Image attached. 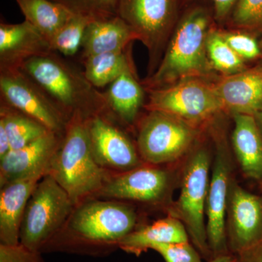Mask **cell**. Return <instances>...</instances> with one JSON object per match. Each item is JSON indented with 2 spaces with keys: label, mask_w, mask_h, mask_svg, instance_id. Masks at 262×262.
<instances>
[{
  "label": "cell",
  "mask_w": 262,
  "mask_h": 262,
  "mask_svg": "<svg viewBox=\"0 0 262 262\" xmlns=\"http://www.w3.org/2000/svg\"><path fill=\"white\" fill-rule=\"evenodd\" d=\"M187 229L177 219L167 215L150 224H139L119 244L125 252L139 256L152 245L189 242Z\"/></svg>",
  "instance_id": "21"
},
{
  "label": "cell",
  "mask_w": 262,
  "mask_h": 262,
  "mask_svg": "<svg viewBox=\"0 0 262 262\" xmlns=\"http://www.w3.org/2000/svg\"><path fill=\"white\" fill-rule=\"evenodd\" d=\"M150 249L161 255L165 262H202L201 253L190 241L154 244Z\"/></svg>",
  "instance_id": "31"
},
{
  "label": "cell",
  "mask_w": 262,
  "mask_h": 262,
  "mask_svg": "<svg viewBox=\"0 0 262 262\" xmlns=\"http://www.w3.org/2000/svg\"><path fill=\"white\" fill-rule=\"evenodd\" d=\"M149 92L147 111L168 114L198 128L224 111L213 84L203 79H186Z\"/></svg>",
  "instance_id": "8"
},
{
  "label": "cell",
  "mask_w": 262,
  "mask_h": 262,
  "mask_svg": "<svg viewBox=\"0 0 262 262\" xmlns=\"http://www.w3.org/2000/svg\"><path fill=\"white\" fill-rule=\"evenodd\" d=\"M208 262H238V256L235 253L229 252L215 256Z\"/></svg>",
  "instance_id": "36"
},
{
  "label": "cell",
  "mask_w": 262,
  "mask_h": 262,
  "mask_svg": "<svg viewBox=\"0 0 262 262\" xmlns=\"http://www.w3.org/2000/svg\"><path fill=\"white\" fill-rule=\"evenodd\" d=\"M1 103L32 117L48 130L64 134L68 119L21 69L0 70Z\"/></svg>",
  "instance_id": "10"
},
{
  "label": "cell",
  "mask_w": 262,
  "mask_h": 262,
  "mask_svg": "<svg viewBox=\"0 0 262 262\" xmlns=\"http://www.w3.org/2000/svg\"><path fill=\"white\" fill-rule=\"evenodd\" d=\"M213 84L224 111L253 117L262 111V72L254 67L224 76Z\"/></svg>",
  "instance_id": "16"
},
{
  "label": "cell",
  "mask_w": 262,
  "mask_h": 262,
  "mask_svg": "<svg viewBox=\"0 0 262 262\" xmlns=\"http://www.w3.org/2000/svg\"><path fill=\"white\" fill-rule=\"evenodd\" d=\"M237 256L238 262H262V244L245 250Z\"/></svg>",
  "instance_id": "33"
},
{
  "label": "cell",
  "mask_w": 262,
  "mask_h": 262,
  "mask_svg": "<svg viewBox=\"0 0 262 262\" xmlns=\"http://www.w3.org/2000/svg\"><path fill=\"white\" fill-rule=\"evenodd\" d=\"M177 181L173 170L145 163L125 173L110 176L96 198L136 202L163 210L173 201Z\"/></svg>",
  "instance_id": "9"
},
{
  "label": "cell",
  "mask_w": 262,
  "mask_h": 262,
  "mask_svg": "<svg viewBox=\"0 0 262 262\" xmlns=\"http://www.w3.org/2000/svg\"><path fill=\"white\" fill-rule=\"evenodd\" d=\"M11 150L9 137L5 129L4 124L0 122V159L5 156Z\"/></svg>",
  "instance_id": "35"
},
{
  "label": "cell",
  "mask_w": 262,
  "mask_h": 262,
  "mask_svg": "<svg viewBox=\"0 0 262 262\" xmlns=\"http://www.w3.org/2000/svg\"><path fill=\"white\" fill-rule=\"evenodd\" d=\"M220 32L226 42L245 61L262 58L261 46L254 34L249 32Z\"/></svg>",
  "instance_id": "30"
},
{
  "label": "cell",
  "mask_w": 262,
  "mask_h": 262,
  "mask_svg": "<svg viewBox=\"0 0 262 262\" xmlns=\"http://www.w3.org/2000/svg\"><path fill=\"white\" fill-rule=\"evenodd\" d=\"M139 40L136 33L121 18L117 16L89 22L82 40L84 59L111 52L121 51Z\"/></svg>",
  "instance_id": "20"
},
{
  "label": "cell",
  "mask_w": 262,
  "mask_h": 262,
  "mask_svg": "<svg viewBox=\"0 0 262 262\" xmlns=\"http://www.w3.org/2000/svg\"><path fill=\"white\" fill-rule=\"evenodd\" d=\"M209 25V17L202 9L192 10L181 20L159 67L145 81L149 91L211 73L206 47Z\"/></svg>",
  "instance_id": "3"
},
{
  "label": "cell",
  "mask_w": 262,
  "mask_h": 262,
  "mask_svg": "<svg viewBox=\"0 0 262 262\" xmlns=\"http://www.w3.org/2000/svg\"><path fill=\"white\" fill-rule=\"evenodd\" d=\"M211 163L208 149L204 146H194L183 164L178 199L170 202L163 209L167 215L182 222L190 242L202 257L208 261L213 258L207 241L206 222Z\"/></svg>",
  "instance_id": "5"
},
{
  "label": "cell",
  "mask_w": 262,
  "mask_h": 262,
  "mask_svg": "<svg viewBox=\"0 0 262 262\" xmlns=\"http://www.w3.org/2000/svg\"><path fill=\"white\" fill-rule=\"evenodd\" d=\"M110 111L121 121L131 124L135 121L144 102V92L136 80L134 70L124 72L110 84L104 94Z\"/></svg>",
  "instance_id": "22"
},
{
  "label": "cell",
  "mask_w": 262,
  "mask_h": 262,
  "mask_svg": "<svg viewBox=\"0 0 262 262\" xmlns=\"http://www.w3.org/2000/svg\"><path fill=\"white\" fill-rule=\"evenodd\" d=\"M47 175L37 173L0 187V242L7 246L20 244V225L26 207L38 182Z\"/></svg>",
  "instance_id": "18"
},
{
  "label": "cell",
  "mask_w": 262,
  "mask_h": 262,
  "mask_svg": "<svg viewBox=\"0 0 262 262\" xmlns=\"http://www.w3.org/2000/svg\"><path fill=\"white\" fill-rule=\"evenodd\" d=\"M117 15L136 33L155 61L171 27L173 0H120Z\"/></svg>",
  "instance_id": "13"
},
{
  "label": "cell",
  "mask_w": 262,
  "mask_h": 262,
  "mask_svg": "<svg viewBox=\"0 0 262 262\" xmlns=\"http://www.w3.org/2000/svg\"><path fill=\"white\" fill-rule=\"evenodd\" d=\"M128 50L111 52L84 59V75L95 88L113 83L127 71L134 70Z\"/></svg>",
  "instance_id": "24"
},
{
  "label": "cell",
  "mask_w": 262,
  "mask_h": 262,
  "mask_svg": "<svg viewBox=\"0 0 262 262\" xmlns=\"http://www.w3.org/2000/svg\"><path fill=\"white\" fill-rule=\"evenodd\" d=\"M25 20L51 42L57 33L73 18V13L63 5L51 0H16Z\"/></svg>",
  "instance_id": "23"
},
{
  "label": "cell",
  "mask_w": 262,
  "mask_h": 262,
  "mask_svg": "<svg viewBox=\"0 0 262 262\" xmlns=\"http://www.w3.org/2000/svg\"><path fill=\"white\" fill-rule=\"evenodd\" d=\"M226 232L229 251L235 254L262 244V194L246 190L233 178L227 196Z\"/></svg>",
  "instance_id": "12"
},
{
  "label": "cell",
  "mask_w": 262,
  "mask_h": 262,
  "mask_svg": "<svg viewBox=\"0 0 262 262\" xmlns=\"http://www.w3.org/2000/svg\"><path fill=\"white\" fill-rule=\"evenodd\" d=\"M89 129L95 159L110 175L125 173L145 164L137 146L106 115L89 119Z\"/></svg>",
  "instance_id": "14"
},
{
  "label": "cell",
  "mask_w": 262,
  "mask_h": 262,
  "mask_svg": "<svg viewBox=\"0 0 262 262\" xmlns=\"http://www.w3.org/2000/svg\"><path fill=\"white\" fill-rule=\"evenodd\" d=\"M232 148L245 178L258 184L262 194V134L254 117L234 115Z\"/></svg>",
  "instance_id": "19"
},
{
  "label": "cell",
  "mask_w": 262,
  "mask_h": 262,
  "mask_svg": "<svg viewBox=\"0 0 262 262\" xmlns=\"http://www.w3.org/2000/svg\"><path fill=\"white\" fill-rule=\"evenodd\" d=\"M233 18L236 25L247 32L262 34V0H238Z\"/></svg>",
  "instance_id": "29"
},
{
  "label": "cell",
  "mask_w": 262,
  "mask_h": 262,
  "mask_svg": "<svg viewBox=\"0 0 262 262\" xmlns=\"http://www.w3.org/2000/svg\"><path fill=\"white\" fill-rule=\"evenodd\" d=\"M90 21L117 16L120 0H51Z\"/></svg>",
  "instance_id": "28"
},
{
  "label": "cell",
  "mask_w": 262,
  "mask_h": 262,
  "mask_svg": "<svg viewBox=\"0 0 262 262\" xmlns=\"http://www.w3.org/2000/svg\"><path fill=\"white\" fill-rule=\"evenodd\" d=\"M63 134L50 131L28 145L10 150L0 159V187L34 174H48Z\"/></svg>",
  "instance_id": "15"
},
{
  "label": "cell",
  "mask_w": 262,
  "mask_h": 262,
  "mask_svg": "<svg viewBox=\"0 0 262 262\" xmlns=\"http://www.w3.org/2000/svg\"><path fill=\"white\" fill-rule=\"evenodd\" d=\"M214 3L215 17L219 20L225 18L229 14L238 0H212Z\"/></svg>",
  "instance_id": "34"
},
{
  "label": "cell",
  "mask_w": 262,
  "mask_h": 262,
  "mask_svg": "<svg viewBox=\"0 0 262 262\" xmlns=\"http://www.w3.org/2000/svg\"><path fill=\"white\" fill-rule=\"evenodd\" d=\"M139 225L135 208L125 202L91 198L79 203L52 242L115 246Z\"/></svg>",
  "instance_id": "4"
},
{
  "label": "cell",
  "mask_w": 262,
  "mask_h": 262,
  "mask_svg": "<svg viewBox=\"0 0 262 262\" xmlns=\"http://www.w3.org/2000/svg\"><path fill=\"white\" fill-rule=\"evenodd\" d=\"M89 120L75 113L67 121L61 146L48 173L67 192L75 206L95 198L110 177L95 159Z\"/></svg>",
  "instance_id": "1"
},
{
  "label": "cell",
  "mask_w": 262,
  "mask_h": 262,
  "mask_svg": "<svg viewBox=\"0 0 262 262\" xmlns=\"http://www.w3.org/2000/svg\"><path fill=\"white\" fill-rule=\"evenodd\" d=\"M52 52L47 39L27 20L0 24V70L20 68L33 57Z\"/></svg>",
  "instance_id": "17"
},
{
  "label": "cell",
  "mask_w": 262,
  "mask_h": 262,
  "mask_svg": "<svg viewBox=\"0 0 262 262\" xmlns=\"http://www.w3.org/2000/svg\"><path fill=\"white\" fill-rule=\"evenodd\" d=\"M15 1H16V0H15Z\"/></svg>",
  "instance_id": "39"
},
{
  "label": "cell",
  "mask_w": 262,
  "mask_h": 262,
  "mask_svg": "<svg viewBox=\"0 0 262 262\" xmlns=\"http://www.w3.org/2000/svg\"><path fill=\"white\" fill-rule=\"evenodd\" d=\"M199 134L200 128L177 117L149 112L139 125L136 146L144 163L169 165L189 155Z\"/></svg>",
  "instance_id": "7"
},
{
  "label": "cell",
  "mask_w": 262,
  "mask_h": 262,
  "mask_svg": "<svg viewBox=\"0 0 262 262\" xmlns=\"http://www.w3.org/2000/svg\"><path fill=\"white\" fill-rule=\"evenodd\" d=\"M0 122L4 124L8 133L11 150L28 145L51 131L32 117L3 103L0 106Z\"/></svg>",
  "instance_id": "25"
},
{
  "label": "cell",
  "mask_w": 262,
  "mask_h": 262,
  "mask_svg": "<svg viewBox=\"0 0 262 262\" xmlns=\"http://www.w3.org/2000/svg\"><path fill=\"white\" fill-rule=\"evenodd\" d=\"M0 262H45L40 252L31 251L21 244H0Z\"/></svg>",
  "instance_id": "32"
},
{
  "label": "cell",
  "mask_w": 262,
  "mask_h": 262,
  "mask_svg": "<svg viewBox=\"0 0 262 262\" xmlns=\"http://www.w3.org/2000/svg\"><path fill=\"white\" fill-rule=\"evenodd\" d=\"M215 152L208 196L206 215L207 241L213 257L229 253L226 232V211L229 184L232 179V163L227 142L215 138Z\"/></svg>",
  "instance_id": "11"
},
{
  "label": "cell",
  "mask_w": 262,
  "mask_h": 262,
  "mask_svg": "<svg viewBox=\"0 0 262 262\" xmlns=\"http://www.w3.org/2000/svg\"><path fill=\"white\" fill-rule=\"evenodd\" d=\"M51 98L67 119L75 113L86 118L110 113L104 94L98 92L84 73L56 56L54 52L33 57L20 67Z\"/></svg>",
  "instance_id": "2"
},
{
  "label": "cell",
  "mask_w": 262,
  "mask_h": 262,
  "mask_svg": "<svg viewBox=\"0 0 262 262\" xmlns=\"http://www.w3.org/2000/svg\"><path fill=\"white\" fill-rule=\"evenodd\" d=\"M75 206L58 183L49 174L45 176L26 207L20 225V244L40 252L61 230Z\"/></svg>",
  "instance_id": "6"
},
{
  "label": "cell",
  "mask_w": 262,
  "mask_h": 262,
  "mask_svg": "<svg viewBox=\"0 0 262 262\" xmlns=\"http://www.w3.org/2000/svg\"><path fill=\"white\" fill-rule=\"evenodd\" d=\"M254 67V68L256 69V70H257L259 71V72H262V58H261V59L258 60L257 64H256V66H255V67Z\"/></svg>",
  "instance_id": "38"
},
{
  "label": "cell",
  "mask_w": 262,
  "mask_h": 262,
  "mask_svg": "<svg viewBox=\"0 0 262 262\" xmlns=\"http://www.w3.org/2000/svg\"><path fill=\"white\" fill-rule=\"evenodd\" d=\"M207 53L213 70L225 76L232 75L247 70L245 60L229 46L220 31L210 30L207 37Z\"/></svg>",
  "instance_id": "26"
},
{
  "label": "cell",
  "mask_w": 262,
  "mask_h": 262,
  "mask_svg": "<svg viewBox=\"0 0 262 262\" xmlns=\"http://www.w3.org/2000/svg\"><path fill=\"white\" fill-rule=\"evenodd\" d=\"M254 118L256 120V123H257L258 128H259L262 134V111L258 113L257 115H255Z\"/></svg>",
  "instance_id": "37"
},
{
  "label": "cell",
  "mask_w": 262,
  "mask_h": 262,
  "mask_svg": "<svg viewBox=\"0 0 262 262\" xmlns=\"http://www.w3.org/2000/svg\"><path fill=\"white\" fill-rule=\"evenodd\" d=\"M89 22L87 18L74 15L50 42L52 51L66 56H75L82 47L84 31Z\"/></svg>",
  "instance_id": "27"
}]
</instances>
